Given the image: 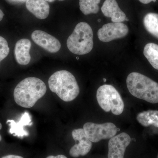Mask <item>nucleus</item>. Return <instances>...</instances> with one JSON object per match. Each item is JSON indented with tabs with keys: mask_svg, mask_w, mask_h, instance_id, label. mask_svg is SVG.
<instances>
[{
	"mask_svg": "<svg viewBox=\"0 0 158 158\" xmlns=\"http://www.w3.org/2000/svg\"><path fill=\"white\" fill-rule=\"evenodd\" d=\"M125 20L127 21H129V19H128L127 18V17H126V18Z\"/></svg>",
	"mask_w": 158,
	"mask_h": 158,
	"instance_id": "nucleus-27",
	"label": "nucleus"
},
{
	"mask_svg": "<svg viewBox=\"0 0 158 158\" xmlns=\"http://www.w3.org/2000/svg\"><path fill=\"white\" fill-rule=\"evenodd\" d=\"M131 142V137L124 132L111 138L108 144V158H124L126 149Z\"/></svg>",
	"mask_w": 158,
	"mask_h": 158,
	"instance_id": "nucleus-9",
	"label": "nucleus"
},
{
	"mask_svg": "<svg viewBox=\"0 0 158 158\" xmlns=\"http://www.w3.org/2000/svg\"><path fill=\"white\" fill-rule=\"evenodd\" d=\"M2 158H24L21 156L17 155H8L5 156L3 157Z\"/></svg>",
	"mask_w": 158,
	"mask_h": 158,
	"instance_id": "nucleus-20",
	"label": "nucleus"
},
{
	"mask_svg": "<svg viewBox=\"0 0 158 158\" xmlns=\"http://www.w3.org/2000/svg\"><path fill=\"white\" fill-rule=\"evenodd\" d=\"M101 0H79L80 9L85 15L97 14L99 10L98 4Z\"/></svg>",
	"mask_w": 158,
	"mask_h": 158,
	"instance_id": "nucleus-18",
	"label": "nucleus"
},
{
	"mask_svg": "<svg viewBox=\"0 0 158 158\" xmlns=\"http://www.w3.org/2000/svg\"><path fill=\"white\" fill-rule=\"evenodd\" d=\"M103 80L105 82L106 81V78H103Z\"/></svg>",
	"mask_w": 158,
	"mask_h": 158,
	"instance_id": "nucleus-26",
	"label": "nucleus"
},
{
	"mask_svg": "<svg viewBox=\"0 0 158 158\" xmlns=\"http://www.w3.org/2000/svg\"><path fill=\"white\" fill-rule=\"evenodd\" d=\"M46 158H68L63 155H59L56 156H50Z\"/></svg>",
	"mask_w": 158,
	"mask_h": 158,
	"instance_id": "nucleus-21",
	"label": "nucleus"
},
{
	"mask_svg": "<svg viewBox=\"0 0 158 158\" xmlns=\"http://www.w3.org/2000/svg\"><path fill=\"white\" fill-rule=\"evenodd\" d=\"M58 1H64V0H58Z\"/></svg>",
	"mask_w": 158,
	"mask_h": 158,
	"instance_id": "nucleus-29",
	"label": "nucleus"
},
{
	"mask_svg": "<svg viewBox=\"0 0 158 158\" xmlns=\"http://www.w3.org/2000/svg\"><path fill=\"white\" fill-rule=\"evenodd\" d=\"M138 122L143 126L152 125L158 127V110H148L138 113L137 116Z\"/></svg>",
	"mask_w": 158,
	"mask_h": 158,
	"instance_id": "nucleus-15",
	"label": "nucleus"
},
{
	"mask_svg": "<svg viewBox=\"0 0 158 158\" xmlns=\"http://www.w3.org/2000/svg\"><path fill=\"white\" fill-rule=\"evenodd\" d=\"M31 38L37 45L49 52L55 53L61 48V44L59 40L44 31L39 30L34 31Z\"/></svg>",
	"mask_w": 158,
	"mask_h": 158,
	"instance_id": "nucleus-10",
	"label": "nucleus"
},
{
	"mask_svg": "<svg viewBox=\"0 0 158 158\" xmlns=\"http://www.w3.org/2000/svg\"><path fill=\"white\" fill-rule=\"evenodd\" d=\"M47 2H55L56 0H44Z\"/></svg>",
	"mask_w": 158,
	"mask_h": 158,
	"instance_id": "nucleus-24",
	"label": "nucleus"
},
{
	"mask_svg": "<svg viewBox=\"0 0 158 158\" xmlns=\"http://www.w3.org/2000/svg\"><path fill=\"white\" fill-rule=\"evenodd\" d=\"M4 16V14L2 11L0 9V21L2 20L3 17Z\"/></svg>",
	"mask_w": 158,
	"mask_h": 158,
	"instance_id": "nucleus-23",
	"label": "nucleus"
},
{
	"mask_svg": "<svg viewBox=\"0 0 158 158\" xmlns=\"http://www.w3.org/2000/svg\"><path fill=\"white\" fill-rule=\"evenodd\" d=\"M97 100L100 106L105 112L119 115L124 110V104L121 95L117 90L111 85H105L98 89Z\"/></svg>",
	"mask_w": 158,
	"mask_h": 158,
	"instance_id": "nucleus-5",
	"label": "nucleus"
},
{
	"mask_svg": "<svg viewBox=\"0 0 158 158\" xmlns=\"http://www.w3.org/2000/svg\"><path fill=\"white\" fill-rule=\"evenodd\" d=\"M2 125L1 123H0V130L2 129ZM1 140H2V136H1V135H0V141H1Z\"/></svg>",
	"mask_w": 158,
	"mask_h": 158,
	"instance_id": "nucleus-25",
	"label": "nucleus"
},
{
	"mask_svg": "<svg viewBox=\"0 0 158 158\" xmlns=\"http://www.w3.org/2000/svg\"><path fill=\"white\" fill-rule=\"evenodd\" d=\"M26 7L29 11L39 19H45L49 14V5L44 0H27Z\"/></svg>",
	"mask_w": 158,
	"mask_h": 158,
	"instance_id": "nucleus-14",
	"label": "nucleus"
},
{
	"mask_svg": "<svg viewBox=\"0 0 158 158\" xmlns=\"http://www.w3.org/2000/svg\"><path fill=\"white\" fill-rule=\"evenodd\" d=\"M143 23L146 30L158 39V14L148 13L144 18Z\"/></svg>",
	"mask_w": 158,
	"mask_h": 158,
	"instance_id": "nucleus-17",
	"label": "nucleus"
},
{
	"mask_svg": "<svg viewBox=\"0 0 158 158\" xmlns=\"http://www.w3.org/2000/svg\"><path fill=\"white\" fill-rule=\"evenodd\" d=\"M31 43L27 39H22L16 42L15 47L14 54L16 61L21 65H27L31 60L30 50Z\"/></svg>",
	"mask_w": 158,
	"mask_h": 158,
	"instance_id": "nucleus-13",
	"label": "nucleus"
},
{
	"mask_svg": "<svg viewBox=\"0 0 158 158\" xmlns=\"http://www.w3.org/2000/svg\"><path fill=\"white\" fill-rule=\"evenodd\" d=\"M83 129L86 135L92 142H99L103 139H110L116 135L118 131L112 123L97 124L88 122L84 125Z\"/></svg>",
	"mask_w": 158,
	"mask_h": 158,
	"instance_id": "nucleus-6",
	"label": "nucleus"
},
{
	"mask_svg": "<svg viewBox=\"0 0 158 158\" xmlns=\"http://www.w3.org/2000/svg\"><path fill=\"white\" fill-rule=\"evenodd\" d=\"M93 33L87 23L81 22L77 25L72 34L67 39V48L73 53L84 55L89 53L93 48Z\"/></svg>",
	"mask_w": 158,
	"mask_h": 158,
	"instance_id": "nucleus-4",
	"label": "nucleus"
},
{
	"mask_svg": "<svg viewBox=\"0 0 158 158\" xmlns=\"http://www.w3.org/2000/svg\"><path fill=\"white\" fill-rule=\"evenodd\" d=\"M7 123L10 127L9 132L14 136L23 138L25 136L29 135V133L24 129L27 126H31L33 124L31 115L28 112L23 114L19 121L16 122L14 120H7Z\"/></svg>",
	"mask_w": 158,
	"mask_h": 158,
	"instance_id": "nucleus-12",
	"label": "nucleus"
},
{
	"mask_svg": "<svg viewBox=\"0 0 158 158\" xmlns=\"http://www.w3.org/2000/svg\"><path fill=\"white\" fill-rule=\"evenodd\" d=\"M98 22H101V19H98Z\"/></svg>",
	"mask_w": 158,
	"mask_h": 158,
	"instance_id": "nucleus-28",
	"label": "nucleus"
},
{
	"mask_svg": "<svg viewBox=\"0 0 158 158\" xmlns=\"http://www.w3.org/2000/svg\"><path fill=\"white\" fill-rule=\"evenodd\" d=\"M101 10L105 16L111 18L113 22L121 23L126 18V15L119 8L116 0H106Z\"/></svg>",
	"mask_w": 158,
	"mask_h": 158,
	"instance_id": "nucleus-11",
	"label": "nucleus"
},
{
	"mask_svg": "<svg viewBox=\"0 0 158 158\" xmlns=\"http://www.w3.org/2000/svg\"><path fill=\"white\" fill-rule=\"evenodd\" d=\"M129 29L123 23H111L106 24L98 30V36L102 42H108L123 38L127 35Z\"/></svg>",
	"mask_w": 158,
	"mask_h": 158,
	"instance_id": "nucleus-7",
	"label": "nucleus"
},
{
	"mask_svg": "<svg viewBox=\"0 0 158 158\" xmlns=\"http://www.w3.org/2000/svg\"><path fill=\"white\" fill-rule=\"evenodd\" d=\"M9 52L10 49L7 40L0 36V62L7 57Z\"/></svg>",
	"mask_w": 158,
	"mask_h": 158,
	"instance_id": "nucleus-19",
	"label": "nucleus"
},
{
	"mask_svg": "<svg viewBox=\"0 0 158 158\" xmlns=\"http://www.w3.org/2000/svg\"><path fill=\"white\" fill-rule=\"evenodd\" d=\"M72 135L76 144L71 148L69 154L73 157L86 155L90 151L92 146V142L89 140L82 128L73 130Z\"/></svg>",
	"mask_w": 158,
	"mask_h": 158,
	"instance_id": "nucleus-8",
	"label": "nucleus"
},
{
	"mask_svg": "<svg viewBox=\"0 0 158 158\" xmlns=\"http://www.w3.org/2000/svg\"><path fill=\"white\" fill-rule=\"evenodd\" d=\"M51 91L63 101H72L78 96L80 88L76 79L69 72L59 70L53 74L48 80Z\"/></svg>",
	"mask_w": 158,
	"mask_h": 158,
	"instance_id": "nucleus-3",
	"label": "nucleus"
},
{
	"mask_svg": "<svg viewBox=\"0 0 158 158\" xmlns=\"http://www.w3.org/2000/svg\"><path fill=\"white\" fill-rule=\"evenodd\" d=\"M144 55L154 68L158 70V45L152 43L144 47Z\"/></svg>",
	"mask_w": 158,
	"mask_h": 158,
	"instance_id": "nucleus-16",
	"label": "nucleus"
},
{
	"mask_svg": "<svg viewBox=\"0 0 158 158\" xmlns=\"http://www.w3.org/2000/svg\"><path fill=\"white\" fill-rule=\"evenodd\" d=\"M141 3L144 4H147L151 2H156V0H139Z\"/></svg>",
	"mask_w": 158,
	"mask_h": 158,
	"instance_id": "nucleus-22",
	"label": "nucleus"
},
{
	"mask_svg": "<svg viewBox=\"0 0 158 158\" xmlns=\"http://www.w3.org/2000/svg\"><path fill=\"white\" fill-rule=\"evenodd\" d=\"M130 93L135 97L156 104L158 103V83L137 72L130 73L126 80Z\"/></svg>",
	"mask_w": 158,
	"mask_h": 158,
	"instance_id": "nucleus-2",
	"label": "nucleus"
},
{
	"mask_svg": "<svg viewBox=\"0 0 158 158\" xmlns=\"http://www.w3.org/2000/svg\"><path fill=\"white\" fill-rule=\"evenodd\" d=\"M46 91V86L42 80L34 77L26 78L15 88V101L23 107L31 108L44 96Z\"/></svg>",
	"mask_w": 158,
	"mask_h": 158,
	"instance_id": "nucleus-1",
	"label": "nucleus"
}]
</instances>
